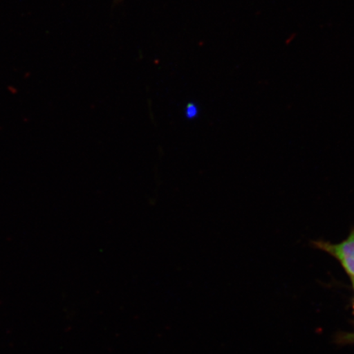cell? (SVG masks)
Returning a JSON list of instances; mask_svg holds the SVG:
<instances>
[{
  "label": "cell",
  "mask_w": 354,
  "mask_h": 354,
  "mask_svg": "<svg viewBox=\"0 0 354 354\" xmlns=\"http://www.w3.org/2000/svg\"><path fill=\"white\" fill-rule=\"evenodd\" d=\"M311 245L337 260L347 275L354 281V225L348 237L342 242L333 243L317 240L312 241Z\"/></svg>",
  "instance_id": "obj_1"
},
{
  "label": "cell",
  "mask_w": 354,
  "mask_h": 354,
  "mask_svg": "<svg viewBox=\"0 0 354 354\" xmlns=\"http://www.w3.org/2000/svg\"><path fill=\"white\" fill-rule=\"evenodd\" d=\"M197 112H198V110L196 108V106L192 105V104L189 106V107H188V109L187 110L188 118H190L196 117V114H197Z\"/></svg>",
  "instance_id": "obj_2"
},
{
  "label": "cell",
  "mask_w": 354,
  "mask_h": 354,
  "mask_svg": "<svg viewBox=\"0 0 354 354\" xmlns=\"http://www.w3.org/2000/svg\"><path fill=\"white\" fill-rule=\"evenodd\" d=\"M353 290H354V281H353Z\"/></svg>",
  "instance_id": "obj_3"
}]
</instances>
